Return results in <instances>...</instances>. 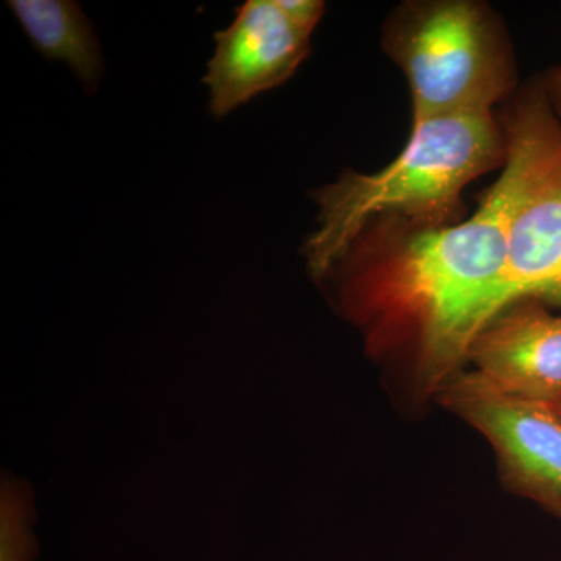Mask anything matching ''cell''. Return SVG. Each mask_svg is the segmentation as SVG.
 Masks as SVG:
<instances>
[{
  "instance_id": "cell-1",
  "label": "cell",
  "mask_w": 561,
  "mask_h": 561,
  "mask_svg": "<svg viewBox=\"0 0 561 561\" xmlns=\"http://www.w3.org/2000/svg\"><path fill=\"white\" fill-rule=\"evenodd\" d=\"M332 272L368 348L404 364L420 393L437 397L463 370L476 335L507 308L500 201L490 187L470 219L456 224L373 220Z\"/></svg>"
},
{
  "instance_id": "cell-2",
  "label": "cell",
  "mask_w": 561,
  "mask_h": 561,
  "mask_svg": "<svg viewBox=\"0 0 561 561\" xmlns=\"http://www.w3.org/2000/svg\"><path fill=\"white\" fill-rule=\"evenodd\" d=\"M505 161L501 122L467 113L413 122L401 153L381 171L343 172L313 194L319 227L305 242L309 271L324 278L376 219L446 225L460 221L465 187Z\"/></svg>"
},
{
  "instance_id": "cell-3",
  "label": "cell",
  "mask_w": 561,
  "mask_h": 561,
  "mask_svg": "<svg viewBox=\"0 0 561 561\" xmlns=\"http://www.w3.org/2000/svg\"><path fill=\"white\" fill-rule=\"evenodd\" d=\"M382 46L408 80L413 122L493 113L516 87L507 32L483 2H404L386 22Z\"/></svg>"
},
{
  "instance_id": "cell-4",
  "label": "cell",
  "mask_w": 561,
  "mask_h": 561,
  "mask_svg": "<svg viewBox=\"0 0 561 561\" xmlns=\"http://www.w3.org/2000/svg\"><path fill=\"white\" fill-rule=\"evenodd\" d=\"M505 161L491 191L507 234V306L561 308V125L540 84L502 114Z\"/></svg>"
},
{
  "instance_id": "cell-5",
  "label": "cell",
  "mask_w": 561,
  "mask_h": 561,
  "mask_svg": "<svg viewBox=\"0 0 561 561\" xmlns=\"http://www.w3.org/2000/svg\"><path fill=\"white\" fill-rule=\"evenodd\" d=\"M435 398L489 442L504 485L561 526V416L551 402L501 393L472 370L454 375Z\"/></svg>"
},
{
  "instance_id": "cell-6",
  "label": "cell",
  "mask_w": 561,
  "mask_h": 561,
  "mask_svg": "<svg viewBox=\"0 0 561 561\" xmlns=\"http://www.w3.org/2000/svg\"><path fill=\"white\" fill-rule=\"evenodd\" d=\"M208 62L210 113L221 119L262 92L280 87L308 58L311 36L298 31L275 0H249L230 27L217 32Z\"/></svg>"
},
{
  "instance_id": "cell-7",
  "label": "cell",
  "mask_w": 561,
  "mask_h": 561,
  "mask_svg": "<svg viewBox=\"0 0 561 561\" xmlns=\"http://www.w3.org/2000/svg\"><path fill=\"white\" fill-rule=\"evenodd\" d=\"M467 364L501 393L561 400V316L540 301H513L476 335Z\"/></svg>"
},
{
  "instance_id": "cell-8",
  "label": "cell",
  "mask_w": 561,
  "mask_h": 561,
  "mask_svg": "<svg viewBox=\"0 0 561 561\" xmlns=\"http://www.w3.org/2000/svg\"><path fill=\"white\" fill-rule=\"evenodd\" d=\"M35 49L65 61L81 83L94 91L103 72L101 43L91 21L70 0H10Z\"/></svg>"
},
{
  "instance_id": "cell-9",
  "label": "cell",
  "mask_w": 561,
  "mask_h": 561,
  "mask_svg": "<svg viewBox=\"0 0 561 561\" xmlns=\"http://www.w3.org/2000/svg\"><path fill=\"white\" fill-rule=\"evenodd\" d=\"M276 5L305 35L311 36L323 16L324 3L320 0H275Z\"/></svg>"
},
{
  "instance_id": "cell-10",
  "label": "cell",
  "mask_w": 561,
  "mask_h": 561,
  "mask_svg": "<svg viewBox=\"0 0 561 561\" xmlns=\"http://www.w3.org/2000/svg\"><path fill=\"white\" fill-rule=\"evenodd\" d=\"M538 84H540L541 91L545 92L549 106H551L552 113L556 114L557 121L561 125V66L546 70Z\"/></svg>"
},
{
  "instance_id": "cell-11",
  "label": "cell",
  "mask_w": 561,
  "mask_h": 561,
  "mask_svg": "<svg viewBox=\"0 0 561 561\" xmlns=\"http://www.w3.org/2000/svg\"><path fill=\"white\" fill-rule=\"evenodd\" d=\"M552 408L556 409L557 413L561 416V401H551Z\"/></svg>"
},
{
  "instance_id": "cell-12",
  "label": "cell",
  "mask_w": 561,
  "mask_h": 561,
  "mask_svg": "<svg viewBox=\"0 0 561 561\" xmlns=\"http://www.w3.org/2000/svg\"><path fill=\"white\" fill-rule=\"evenodd\" d=\"M559 401H561V400H559Z\"/></svg>"
}]
</instances>
